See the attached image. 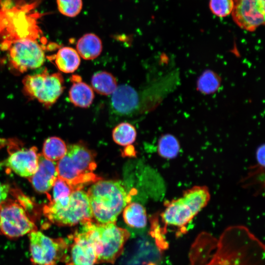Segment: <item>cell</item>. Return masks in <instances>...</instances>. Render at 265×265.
<instances>
[{
    "label": "cell",
    "mask_w": 265,
    "mask_h": 265,
    "mask_svg": "<svg viewBox=\"0 0 265 265\" xmlns=\"http://www.w3.org/2000/svg\"><path fill=\"white\" fill-rule=\"evenodd\" d=\"M189 254L191 265H265L264 244L242 225L228 227L218 239L199 237Z\"/></svg>",
    "instance_id": "1"
},
{
    "label": "cell",
    "mask_w": 265,
    "mask_h": 265,
    "mask_svg": "<svg viewBox=\"0 0 265 265\" xmlns=\"http://www.w3.org/2000/svg\"><path fill=\"white\" fill-rule=\"evenodd\" d=\"M93 220L99 224L115 223L132 197L120 181L100 180L87 192Z\"/></svg>",
    "instance_id": "2"
},
{
    "label": "cell",
    "mask_w": 265,
    "mask_h": 265,
    "mask_svg": "<svg viewBox=\"0 0 265 265\" xmlns=\"http://www.w3.org/2000/svg\"><path fill=\"white\" fill-rule=\"evenodd\" d=\"M96 168L94 154L80 143L67 146L66 154L57 162L58 177L73 190L82 189L84 186L101 180L94 173Z\"/></svg>",
    "instance_id": "3"
},
{
    "label": "cell",
    "mask_w": 265,
    "mask_h": 265,
    "mask_svg": "<svg viewBox=\"0 0 265 265\" xmlns=\"http://www.w3.org/2000/svg\"><path fill=\"white\" fill-rule=\"evenodd\" d=\"M211 195L206 186H194L184 191L181 196L166 201L161 213L166 231L167 226L177 227L180 233L186 232V226L208 204ZM178 230V231H179Z\"/></svg>",
    "instance_id": "4"
},
{
    "label": "cell",
    "mask_w": 265,
    "mask_h": 265,
    "mask_svg": "<svg viewBox=\"0 0 265 265\" xmlns=\"http://www.w3.org/2000/svg\"><path fill=\"white\" fill-rule=\"evenodd\" d=\"M42 211L50 222L59 226H72L93 220L87 192L82 189L74 190L67 197L49 201Z\"/></svg>",
    "instance_id": "5"
},
{
    "label": "cell",
    "mask_w": 265,
    "mask_h": 265,
    "mask_svg": "<svg viewBox=\"0 0 265 265\" xmlns=\"http://www.w3.org/2000/svg\"><path fill=\"white\" fill-rule=\"evenodd\" d=\"M94 244L97 255L96 264H113L121 255L130 237L129 232L116 223L99 224L93 220L81 224Z\"/></svg>",
    "instance_id": "6"
},
{
    "label": "cell",
    "mask_w": 265,
    "mask_h": 265,
    "mask_svg": "<svg viewBox=\"0 0 265 265\" xmlns=\"http://www.w3.org/2000/svg\"><path fill=\"white\" fill-rule=\"evenodd\" d=\"M32 213L17 199L8 198L0 204V233L15 239L37 230Z\"/></svg>",
    "instance_id": "7"
},
{
    "label": "cell",
    "mask_w": 265,
    "mask_h": 265,
    "mask_svg": "<svg viewBox=\"0 0 265 265\" xmlns=\"http://www.w3.org/2000/svg\"><path fill=\"white\" fill-rule=\"evenodd\" d=\"M22 83L26 96L48 107L57 101L64 89L62 75L59 73L50 74L46 69L40 73L26 75Z\"/></svg>",
    "instance_id": "8"
},
{
    "label": "cell",
    "mask_w": 265,
    "mask_h": 265,
    "mask_svg": "<svg viewBox=\"0 0 265 265\" xmlns=\"http://www.w3.org/2000/svg\"><path fill=\"white\" fill-rule=\"evenodd\" d=\"M28 237L30 260L33 265H58L65 261L69 246L65 239L50 237L38 230Z\"/></svg>",
    "instance_id": "9"
},
{
    "label": "cell",
    "mask_w": 265,
    "mask_h": 265,
    "mask_svg": "<svg viewBox=\"0 0 265 265\" xmlns=\"http://www.w3.org/2000/svg\"><path fill=\"white\" fill-rule=\"evenodd\" d=\"M8 48L10 63L19 72L38 68L45 61L43 49L33 37L15 39Z\"/></svg>",
    "instance_id": "10"
},
{
    "label": "cell",
    "mask_w": 265,
    "mask_h": 265,
    "mask_svg": "<svg viewBox=\"0 0 265 265\" xmlns=\"http://www.w3.org/2000/svg\"><path fill=\"white\" fill-rule=\"evenodd\" d=\"M232 16L241 28L254 31L265 24V0H233Z\"/></svg>",
    "instance_id": "11"
},
{
    "label": "cell",
    "mask_w": 265,
    "mask_h": 265,
    "mask_svg": "<svg viewBox=\"0 0 265 265\" xmlns=\"http://www.w3.org/2000/svg\"><path fill=\"white\" fill-rule=\"evenodd\" d=\"M65 262L67 265H94L97 255L93 241L87 231L82 227L71 237Z\"/></svg>",
    "instance_id": "12"
},
{
    "label": "cell",
    "mask_w": 265,
    "mask_h": 265,
    "mask_svg": "<svg viewBox=\"0 0 265 265\" xmlns=\"http://www.w3.org/2000/svg\"><path fill=\"white\" fill-rule=\"evenodd\" d=\"M38 154L36 147H21L9 152L6 159L0 162V167H5L17 175L28 179L37 169Z\"/></svg>",
    "instance_id": "13"
},
{
    "label": "cell",
    "mask_w": 265,
    "mask_h": 265,
    "mask_svg": "<svg viewBox=\"0 0 265 265\" xmlns=\"http://www.w3.org/2000/svg\"><path fill=\"white\" fill-rule=\"evenodd\" d=\"M58 177L57 163L38 154V165L35 173L28 179L33 188L47 195Z\"/></svg>",
    "instance_id": "14"
},
{
    "label": "cell",
    "mask_w": 265,
    "mask_h": 265,
    "mask_svg": "<svg viewBox=\"0 0 265 265\" xmlns=\"http://www.w3.org/2000/svg\"><path fill=\"white\" fill-rule=\"evenodd\" d=\"M71 80L72 84L69 91L70 101L76 106L88 107L94 99V90L90 85L81 80L80 76L73 75Z\"/></svg>",
    "instance_id": "15"
},
{
    "label": "cell",
    "mask_w": 265,
    "mask_h": 265,
    "mask_svg": "<svg viewBox=\"0 0 265 265\" xmlns=\"http://www.w3.org/2000/svg\"><path fill=\"white\" fill-rule=\"evenodd\" d=\"M76 51L80 56L85 60H92L98 57L103 50L102 40L93 33L83 35L76 44Z\"/></svg>",
    "instance_id": "16"
},
{
    "label": "cell",
    "mask_w": 265,
    "mask_h": 265,
    "mask_svg": "<svg viewBox=\"0 0 265 265\" xmlns=\"http://www.w3.org/2000/svg\"><path fill=\"white\" fill-rule=\"evenodd\" d=\"M53 56L55 64L61 72L73 73L80 65V56L77 51L72 47L60 48Z\"/></svg>",
    "instance_id": "17"
},
{
    "label": "cell",
    "mask_w": 265,
    "mask_h": 265,
    "mask_svg": "<svg viewBox=\"0 0 265 265\" xmlns=\"http://www.w3.org/2000/svg\"><path fill=\"white\" fill-rule=\"evenodd\" d=\"M123 211V219L129 226L136 229H142L146 226V212L141 204L130 202Z\"/></svg>",
    "instance_id": "18"
},
{
    "label": "cell",
    "mask_w": 265,
    "mask_h": 265,
    "mask_svg": "<svg viewBox=\"0 0 265 265\" xmlns=\"http://www.w3.org/2000/svg\"><path fill=\"white\" fill-rule=\"evenodd\" d=\"M91 84L93 90L106 96L112 95L118 86L114 76L105 71L95 73L92 77Z\"/></svg>",
    "instance_id": "19"
},
{
    "label": "cell",
    "mask_w": 265,
    "mask_h": 265,
    "mask_svg": "<svg viewBox=\"0 0 265 265\" xmlns=\"http://www.w3.org/2000/svg\"><path fill=\"white\" fill-rule=\"evenodd\" d=\"M67 150V146L62 139L52 136L44 141L41 154L47 159L56 162L65 156Z\"/></svg>",
    "instance_id": "20"
},
{
    "label": "cell",
    "mask_w": 265,
    "mask_h": 265,
    "mask_svg": "<svg viewBox=\"0 0 265 265\" xmlns=\"http://www.w3.org/2000/svg\"><path fill=\"white\" fill-rule=\"evenodd\" d=\"M242 186L255 190L254 194L264 191L265 187V166L257 164L249 168L247 175L241 181Z\"/></svg>",
    "instance_id": "21"
},
{
    "label": "cell",
    "mask_w": 265,
    "mask_h": 265,
    "mask_svg": "<svg viewBox=\"0 0 265 265\" xmlns=\"http://www.w3.org/2000/svg\"><path fill=\"white\" fill-rule=\"evenodd\" d=\"M180 150V145L178 139L170 134L161 136L159 141L158 151L159 155L166 159L175 158Z\"/></svg>",
    "instance_id": "22"
},
{
    "label": "cell",
    "mask_w": 265,
    "mask_h": 265,
    "mask_svg": "<svg viewBox=\"0 0 265 265\" xmlns=\"http://www.w3.org/2000/svg\"><path fill=\"white\" fill-rule=\"evenodd\" d=\"M112 135L115 142L122 146H126L135 141L136 132L134 127L130 123L122 122L114 128Z\"/></svg>",
    "instance_id": "23"
},
{
    "label": "cell",
    "mask_w": 265,
    "mask_h": 265,
    "mask_svg": "<svg viewBox=\"0 0 265 265\" xmlns=\"http://www.w3.org/2000/svg\"><path fill=\"white\" fill-rule=\"evenodd\" d=\"M220 85L218 76L211 71L204 72L199 78L198 81V89L205 94L215 92Z\"/></svg>",
    "instance_id": "24"
},
{
    "label": "cell",
    "mask_w": 265,
    "mask_h": 265,
    "mask_svg": "<svg viewBox=\"0 0 265 265\" xmlns=\"http://www.w3.org/2000/svg\"><path fill=\"white\" fill-rule=\"evenodd\" d=\"M56 3L59 12L70 18L77 16L83 7L82 0H56Z\"/></svg>",
    "instance_id": "25"
},
{
    "label": "cell",
    "mask_w": 265,
    "mask_h": 265,
    "mask_svg": "<svg viewBox=\"0 0 265 265\" xmlns=\"http://www.w3.org/2000/svg\"><path fill=\"white\" fill-rule=\"evenodd\" d=\"M233 0H210L209 7L212 12L219 17H225L232 12Z\"/></svg>",
    "instance_id": "26"
},
{
    "label": "cell",
    "mask_w": 265,
    "mask_h": 265,
    "mask_svg": "<svg viewBox=\"0 0 265 265\" xmlns=\"http://www.w3.org/2000/svg\"><path fill=\"white\" fill-rule=\"evenodd\" d=\"M53 194L49 201L69 196L74 190L71 186L64 180L57 177L53 186Z\"/></svg>",
    "instance_id": "27"
},
{
    "label": "cell",
    "mask_w": 265,
    "mask_h": 265,
    "mask_svg": "<svg viewBox=\"0 0 265 265\" xmlns=\"http://www.w3.org/2000/svg\"><path fill=\"white\" fill-rule=\"evenodd\" d=\"M23 144L17 139L0 137V150L7 147L8 152L22 147Z\"/></svg>",
    "instance_id": "28"
},
{
    "label": "cell",
    "mask_w": 265,
    "mask_h": 265,
    "mask_svg": "<svg viewBox=\"0 0 265 265\" xmlns=\"http://www.w3.org/2000/svg\"><path fill=\"white\" fill-rule=\"evenodd\" d=\"M11 189V186L9 185L0 182V204L8 198Z\"/></svg>",
    "instance_id": "29"
},
{
    "label": "cell",
    "mask_w": 265,
    "mask_h": 265,
    "mask_svg": "<svg viewBox=\"0 0 265 265\" xmlns=\"http://www.w3.org/2000/svg\"><path fill=\"white\" fill-rule=\"evenodd\" d=\"M257 164L265 166V145L263 144L260 146L256 151V154Z\"/></svg>",
    "instance_id": "30"
}]
</instances>
